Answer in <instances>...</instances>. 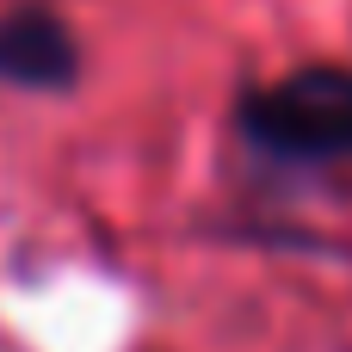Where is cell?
Instances as JSON below:
<instances>
[{
	"mask_svg": "<svg viewBox=\"0 0 352 352\" xmlns=\"http://www.w3.org/2000/svg\"><path fill=\"white\" fill-rule=\"evenodd\" d=\"M248 136L291 161H352V74L346 68H303L278 87L254 93L241 111Z\"/></svg>",
	"mask_w": 352,
	"mask_h": 352,
	"instance_id": "obj_1",
	"label": "cell"
},
{
	"mask_svg": "<svg viewBox=\"0 0 352 352\" xmlns=\"http://www.w3.org/2000/svg\"><path fill=\"white\" fill-rule=\"evenodd\" d=\"M0 80L12 87H68L74 80V37L50 12H12L0 19Z\"/></svg>",
	"mask_w": 352,
	"mask_h": 352,
	"instance_id": "obj_2",
	"label": "cell"
}]
</instances>
